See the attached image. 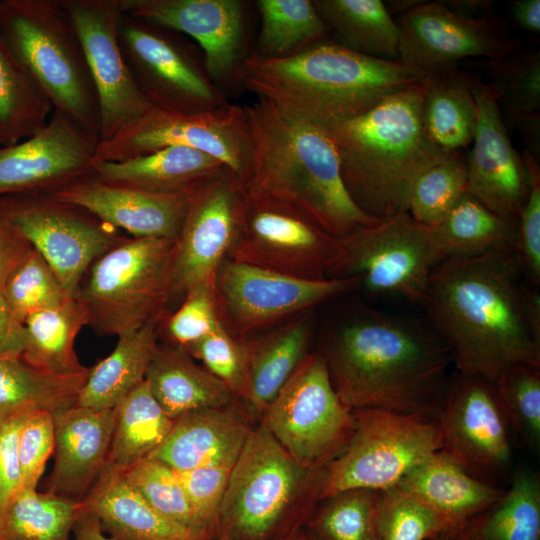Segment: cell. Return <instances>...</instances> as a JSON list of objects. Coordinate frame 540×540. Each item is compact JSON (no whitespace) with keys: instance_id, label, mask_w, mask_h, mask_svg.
Here are the masks:
<instances>
[{"instance_id":"ee69618b","label":"cell","mask_w":540,"mask_h":540,"mask_svg":"<svg viewBox=\"0 0 540 540\" xmlns=\"http://www.w3.org/2000/svg\"><path fill=\"white\" fill-rule=\"evenodd\" d=\"M381 492L354 488L322 499L306 527L320 540H380Z\"/></svg>"},{"instance_id":"f6af8a7d","label":"cell","mask_w":540,"mask_h":540,"mask_svg":"<svg viewBox=\"0 0 540 540\" xmlns=\"http://www.w3.org/2000/svg\"><path fill=\"white\" fill-rule=\"evenodd\" d=\"M467 156L461 150L449 152L427 168L411 190L407 213L417 222L432 227L467 193Z\"/></svg>"},{"instance_id":"11a10c76","label":"cell","mask_w":540,"mask_h":540,"mask_svg":"<svg viewBox=\"0 0 540 540\" xmlns=\"http://www.w3.org/2000/svg\"><path fill=\"white\" fill-rule=\"evenodd\" d=\"M192 357L226 384L233 394L242 398L245 387V369L238 339L220 325L201 340L184 348Z\"/></svg>"},{"instance_id":"52a82bcc","label":"cell","mask_w":540,"mask_h":540,"mask_svg":"<svg viewBox=\"0 0 540 540\" xmlns=\"http://www.w3.org/2000/svg\"><path fill=\"white\" fill-rule=\"evenodd\" d=\"M0 33L53 110L99 137L96 90L61 0H1Z\"/></svg>"},{"instance_id":"94428289","label":"cell","mask_w":540,"mask_h":540,"mask_svg":"<svg viewBox=\"0 0 540 540\" xmlns=\"http://www.w3.org/2000/svg\"><path fill=\"white\" fill-rule=\"evenodd\" d=\"M72 533L74 540H116L106 535L98 519L82 507Z\"/></svg>"},{"instance_id":"9a60e30c","label":"cell","mask_w":540,"mask_h":540,"mask_svg":"<svg viewBox=\"0 0 540 540\" xmlns=\"http://www.w3.org/2000/svg\"><path fill=\"white\" fill-rule=\"evenodd\" d=\"M0 215L43 257L69 297L92 263L122 239L84 209L42 193L0 197Z\"/></svg>"},{"instance_id":"2e32d148","label":"cell","mask_w":540,"mask_h":540,"mask_svg":"<svg viewBox=\"0 0 540 540\" xmlns=\"http://www.w3.org/2000/svg\"><path fill=\"white\" fill-rule=\"evenodd\" d=\"M173 33L124 12L120 17V47L147 101L154 107L183 113L209 111L227 104L203 61Z\"/></svg>"},{"instance_id":"5bb4252c","label":"cell","mask_w":540,"mask_h":540,"mask_svg":"<svg viewBox=\"0 0 540 540\" xmlns=\"http://www.w3.org/2000/svg\"><path fill=\"white\" fill-rule=\"evenodd\" d=\"M169 146L204 152L222 162L243 183L251 158L244 107L227 103L209 111L183 113L151 105L132 124L99 142L96 159L121 161Z\"/></svg>"},{"instance_id":"83f0119b","label":"cell","mask_w":540,"mask_h":540,"mask_svg":"<svg viewBox=\"0 0 540 540\" xmlns=\"http://www.w3.org/2000/svg\"><path fill=\"white\" fill-rule=\"evenodd\" d=\"M80 504L116 540H208L161 515L108 463Z\"/></svg>"},{"instance_id":"f5cc1de1","label":"cell","mask_w":540,"mask_h":540,"mask_svg":"<svg viewBox=\"0 0 540 540\" xmlns=\"http://www.w3.org/2000/svg\"><path fill=\"white\" fill-rule=\"evenodd\" d=\"M55 446L54 415L49 411L30 412L18 434L17 452L21 488H37Z\"/></svg>"},{"instance_id":"60d3db41","label":"cell","mask_w":540,"mask_h":540,"mask_svg":"<svg viewBox=\"0 0 540 540\" xmlns=\"http://www.w3.org/2000/svg\"><path fill=\"white\" fill-rule=\"evenodd\" d=\"M261 26L252 53L261 58H285L324 41L330 29L312 0H258Z\"/></svg>"},{"instance_id":"9c48e42d","label":"cell","mask_w":540,"mask_h":540,"mask_svg":"<svg viewBox=\"0 0 540 540\" xmlns=\"http://www.w3.org/2000/svg\"><path fill=\"white\" fill-rule=\"evenodd\" d=\"M352 413L353 434L325 469L321 500L354 488L391 489L441 449L435 420L381 409Z\"/></svg>"},{"instance_id":"9f6ffc18","label":"cell","mask_w":540,"mask_h":540,"mask_svg":"<svg viewBox=\"0 0 540 540\" xmlns=\"http://www.w3.org/2000/svg\"><path fill=\"white\" fill-rule=\"evenodd\" d=\"M27 414L0 418V529L6 507L22 486L17 441Z\"/></svg>"},{"instance_id":"74e56055","label":"cell","mask_w":540,"mask_h":540,"mask_svg":"<svg viewBox=\"0 0 540 540\" xmlns=\"http://www.w3.org/2000/svg\"><path fill=\"white\" fill-rule=\"evenodd\" d=\"M340 45L357 53L398 60V23L381 0H312Z\"/></svg>"},{"instance_id":"c3c4849f","label":"cell","mask_w":540,"mask_h":540,"mask_svg":"<svg viewBox=\"0 0 540 540\" xmlns=\"http://www.w3.org/2000/svg\"><path fill=\"white\" fill-rule=\"evenodd\" d=\"M2 292L22 323L30 315L57 307L70 298L53 270L32 247L6 279Z\"/></svg>"},{"instance_id":"836d02e7","label":"cell","mask_w":540,"mask_h":540,"mask_svg":"<svg viewBox=\"0 0 540 540\" xmlns=\"http://www.w3.org/2000/svg\"><path fill=\"white\" fill-rule=\"evenodd\" d=\"M421 119L428 137L443 151L470 145L478 119L473 79L458 67L427 75L423 80Z\"/></svg>"},{"instance_id":"7c38bea8","label":"cell","mask_w":540,"mask_h":540,"mask_svg":"<svg viewBox=\"0 0 540 540\" xmlns=\"http://www.w3.org/2000/svg\"><path fill=\"white\" fill-rule=\"evenodd\" d=\"M356 278L306 280L226 258L212 281L222 327L243 339L358 290Z\"/></svg>"},{"instance_id":"8d00e7d4","label":"cell","mask_w":540,"mask_h":540,"mask_svg":"<svg viewBox=\"0 0 540 540\" xmlns=\"http://www.w3.org/2000/svg\"><path fill=\"white\" fill-rule=\"evenodd\" d=\"M23 324L25 345L21 356L27 363L57 375H77L88 370L75 351L76 337L88 325L85 309L76 297L30 315Z\"/></svg>"},{"instance_id":"db71d44e","label":"cell","mask_w":540,"mask_h":540,"mask_svg":"<svg viewBox=\"0 0 540 540\" xmlns=\"http://www.w3.org/2000/svg\"><path fill=\"white\" fill-rule=\"evenodd\" d=\"M181 305L167 316L166 331L172 342L186 348L201 340L220 325L212 295V283L200 284L189 290Z\"/></svg>"},{"instance_id":"30bf717a","label":"cell","mask_w":540,"mask_h":540,"mask_svg":"<svg viewBox=\"0 0 540 540\" xmlns=\"http://www.w3.org/2000/svg\"><path fill=\"white\" fill-rule=\"evenodd\" d=\"M261 416L276 441L311 469H326L346 447L355 425L319 351L302 360Z\"/></svg>"},{"instance_id":"ac0fdd59","label":"cell","mask_w":540,"mask_h":540,"mask_svg":"<svg viewBox=\"0 0 540 540\" xmlns=\"http://www.w3.org/2000/svg\"><path fill=\"white\" fill-rule=\"evenodd\" d=\"M398 26V61L426 76L455 69L469 57L502 61L520 46L494 19L464 17L442 2L419 1Z\"/></svg>"},{"instance_id":"6da1fadb","label":"cell","mask_w":540,"mask_h":540,"mask_svg":"<svg viewBox=\"0 0 540 540\" xmlns=\"http://www.w3.org/2000/svg\"><path fill=\"white\" fill-rule=\"evenodd\" d=\"M320 327L319 352L348 409H381L435 420L452 360L427 320L355 301L339 306Z\"/></svg>"},{"instance_id":"03108f58","label":"cell","mask_w":540,"mask_h":540,"mask_svg":"<svg viewBox=\"0 0 540 540\" xmlns=\"http://www.w3.org/2000/svg\"><path fill=\"white\" fill-rule=\"evenodd\" d=\"M300 531H301V529L294 532V533H292V534H290V535H288V536H286V537H284V538L278 539V540H298Z\"/></svg>"},{"instance_id":"7402d4cb","label":"cell","mask_w":540,"mask_h":540,"mask_svg":"<svg viewBox=\"0 0 540 540\" xmlns=\"http://www.w3.org/2000/svg\"><path fill=\"white\" fill-rule=\"evenodd\" d=\"M125 14L185 34L203 51L216 83L234 80L246 58V3L240 0H121Z\"/></svg>"},{"instance_id":"91938a15","label":"cell","mask_w":540,"mask_h":540,"mask_svg":"<svg viewBox=\"0 0 540 540\" xmlns=\"http://www.w3.org/2000/svg\"><path fill=\"white\" fill-rule=\"evenodd\" d=\"M515 22L524 30L539 33L540 31V1L517 0L511 8Z\"/></svg>"},{"instance_id":"f546056e","label":"cell","mask_w":540,"mask_h":540,"mask_svg":"<svg viewBox=\"0 0 540 540\" xmlns=\"http://www.w3.org/2000/svg\"><path fill=\"white\" fill-rule=\"evenodd\" d=\"M395 487L443 515L455 530L504 493V489L469 474L441 450L429 455Z\"/></svg>"},{"instance_id":"e7e4bbea","label":"cell","mask_w":540,"mask_h":540,"mask_svg":"<svg viewBox=\"0 0 540 540\" xmlns=\"http://www.w3.org/2000/svg\"><path fill=\"white\" fill-rule=\"evenodd\" d=\"M429 540H455L453 532H443L435 535L434 537L430 538Z\"/></svg>"},{"instance_id":"1f68e13d","label":"cell","mask_w":540,"mask_h":540,"mask_svg":"<svg viewBox=\"0 0 540 540\" xmlns=\"http://www.w3.org/2000/svg\"><path fill=\"white\" fill-rule=\"evenodd\" d=\"M163 321H151L119 336L113 351L89 368L76 405L95 410L114 409L141 384L159 345V328Z\"/></svg>"},{"instance_id":"8992f818","label":"cell","mask_w":540,"mask_h":540,"mask_svg":"<svg viewBox=\"0 0 540 540\" xmlns=\"http://www.w3.org/2000/svg\"><path fill=\"white\" fill-rule=\"evenodd\" d=\"M324 476L297 462L262 423L252 427L229 475L215 540H278L304 528Z\"/></svg>"},{"instance_id":"44dd1931","label":"cell","mask_w":540,"mask_h":540,"mask_svg":"<svg viewBox=\"0 0 540 540\" xmlns=\"http://www.w3.org/2000/svg\"><path fill=\"white\" fill-rule=\"evenodd\" d=\"M99 137L53 110L30 137L0 146V197L49 193L93 173Z\"/></svg>"},{"instance_id":"4fadbf2b","label":"cell","mask_w":540,"mask_h":540,"mask_svg":"<svg viewBox=\"0 0 540 540\" xmlns=\"http://www.w3.org/2000/svg\"><path fill=\"white\" fill-rule=\"evenodd\" d=\"M340 241L301 211L251 196L227 258L306 280L331 278Z\"/></svg>"},{"instance_id":"ffe728a7","label":"cell","mask_w":540,"mask_h":540,"mask_svg":"<svg viewBox=\"0 0 540 540\" xmlns=\"http://www.w3.org/2000/svg\"><path fill=\"white\" fill-rule=\"evenodd\" d=\"M244 202L243 183L229 168L192 194L175 243L171 301L212 283L235 239Z\"/></svg>"},{"instance_id":"d6986e66","label":"cell","mask_w":540,"mask_h":540,"mask_svg":"<svg viewBox=\"0 0 540 540\" xmlns=\"http://www.w3.org/2000/svg\"><path fill=\"white\" fill-rule=\"evenodd\" d=\"M61 3L86 57L99 105V142H104L151 106L138 88L120 47L121 0H61Z\"/></svg>"},{"instance_id":"003e7915","label":"cell","mask_w":540,"mask_h":540,"mask_svg":"<svg viewBox=\"0 0 540 540\" xmlns=\"http://www.w3.org/2000/svg\"><path fill=\"white\" fill-rule=\"evenodd\" d=\"M0 5H1V0H0Z\"/></svg>"},{"instance_id":"cb8c5ba5","label":"cell","mask_w":540,"mask_h":540,"mask_svg":"<svg viewBox=\"0 0 540 540\" xmlns=\"http://www.w3.org/2000/svg\"><path fill=\"white\" fill-rule=\"evenodd\" d=\"M193 193H155L108 183L91 173L46 195L84 209L135 238L177 239Z\"/></svg>"},{"instance_id":"e575fe53","label":"cell","mask_w":540,"mask_h":540,"mask_svg":"<svg viewBox=\"0 0 540 540\" xmlns=\"http://www.w3.org/2000/svg\"><path fill=\"white\" fill-rule=\"evenodd\" d=\"M455 540H540V478L513 470L500 499L460 524Z\"/></svg>"},{"instance_id":"bcb514c9","label":"cell","mask_w":540,"mask_h":540,"mask_svg":"<svg viewBox=\"0 0 540 540\" xmlns=\"http://www.w3.org/2000/svg\"><path fill=\"white\" fill-rule=\"evenodd\" d=\"M512 434L534 453L540 449V367L514 365L492 381Z\"/></svg>"},{"instance_id":"be15d7a7","label":"cell","mask_w":540,"mask_h":540,"mask_svg":"<svg viewBox=\"0 0 540 540\" xmlns=\"http://www.w3.org/2000/svg\"><path fill=\"white\" fill-rule=\"evenodd\" d=\"M298 540H320L306 526L301 529Z\"/></svg>"},{"instance_id":"d590c367","label":"cell","mask_w":540,"mask_h":540,"mask_svg":"<svg viewBox=\"0 0 540 540\" xmlns=\"http://www.w3.org/2000/svg\"><path fill=\"white\" fill-rule=\"evenodd\" d=\"M88 370L57 375L30 365L21 354L0 356V418L38 410L54 414L76 405Z\"/></svg>"},{"instance_id":"e0dca14e","label":"cell","mask_w":540,"mask_h":540,"mask_svg":"<svg viewBox=\"0 0 540 540\" xmlns=\"http://www.w3.org/2000/svg\"><path fill=\"white\" fill-rule=\"evenodd\" d=\"M435 421L440 450L465 471L495 486L510 479L512 432L491 381L455 372Z\"/></svg>"},{"instance_id":"b9f144b4","label":"cell","mask_w":540,"mask_h":540,"mask_svg":"<svg viewBox=\"0 0 540 540\" xmlns=\"http://www.w3.org/2000/svg\"><path fill=\"white\" fill-rule=\"evenodd\" d=\"M80 501L20 488L4 512L0 540H70Z\"/></svg>"},{"instance_id":"f1b7e54d","label":"cell","mask_w":540,"mask_h":540,"mask_svg":"<svg viewBox=\"0 0 540 540\" xmlns=\"http://www.w3.org/2000/svg\"><path fill=\"white\" fill-rule=\"evenodd\" d=\"M227 167L218 159L184 146H169L121 161L96 160L93 174L119 185L163 193H193Z\"/></svg>"},{"instance_id":"3957f363","label":"cell","mask_w":540,"mask_h":540,"mask_svg":"<svg viewBox=\"0 0 540 540\" xmlns=\"http://www.w3.org/2000/svg\"><path fill=\"white\" fill-rule=\"evenodd\" d=\"M251 158L247 194L288 205L343 238L375 224L350 197L335 146L323 126L257 98L245 106Z\"/></svg>"},{"instance_id":"7a4b0ae2","label":"cell","mask_w":540,"mask_h":540,"mask_svg":"<svg viewBox=\"0 0 540 540\" xmlns=\"http://www.w3.org/2000/svg\"><path fill=\"white\" fill-rule=\"evenodd\" d=\"M514 251L438 264L422 306L456 372L494 381L514 365L540 367V295Z\"/></svg>"},{"instance_id":"603a6c76","label":"cell","mask_w":540,"mask_h":540,"mask_svg":"<svg viewBox=\"0 0 540 540\" xmlns=\"http://www.w3.org/2000/svg\"><path fill=\"white\" fill-rule=\"evenodd\" d=\"M478 119L467 156V193L496 214L517 221L529 190V173L514 149L495 88L473 79Z\"/></svg>"},{"instance_id":"4316f807","label":"cell","mask_w":540,"mask_h":540,"mask_svg":"<svg viewBox=\"0 0 540 540\" xmlns=\"http://www.w3.org/2000/svg\"><path fill=\"white\" fill-rule=\"evenodd\" d=\"M251 428L234 402L192 411L175 420L168 437L150 458L178 472L234 463Z\"/></svg>"},{"instance_id":"f907efd6","label":"cell","mask_w":540,"mask_h":540,"mask_svg":"<svg viewBox=\"0 0 540 540\" xmlns=\"http://www.w3.org/2000/svg\"><path fill=\"white\" fill-rule=\"evenodd\" d=\"M529 173V190L517 219L515 255L526 283H540V170L528 150L523 155Z\"/></svg>"},{"instance_id":"7dc6e473","label":"cell","mask_w":540,"mask_h":540,"mask_svg":"<svg viewBox=\"0 0 540 540\" xmlns=\"http://www.w3.org/2000/svg\"><path fill=\"white\" fill-rule=\"evenodd\" d=\"M120 470L127 482L161 515L207 538L196 520L178 471L150 457Z\"/></svg>"},{"instance_id":"f35d334b","label":"cell","mask_w":540,"mask_h":540,"mask_svg":"<svg viewBox=\"0 0 540 540\" xmlns=\"http://www.w3.org/2000/svg\"><path fill=\"white\" fill-rule=\"evenodd\" d=\"M174 422L144 380L114 407L108 464L125 469L149 458L166 440Z\"/></svg>"},{"instance_id":"277c9868","label":"cell","mask_w":540,"mask_h":540,"mask_svg":"<svg viewBox=\"0 0 540 540\" xmlns=\"http://www.w3.org/2000/svg\"><path fill=\"white\" fill-rule=\"evenodd\" d=\"M425 77L398 60L322 41L285 58L250 54L234 80L287 114L325 125L357 117Z\"/></svg>"},{"instance_id":"681fc988","label":"cell","mask_w":540,"mask_h":540,"mask_svg":"<svg viewBox=\"0 0 540 540\" xmlns=\"http://www.w3.org/2000/svg\"><path fill=\"white\" fill-rule=\"evenodd\" d=\"M453 524L419 499L393 487L381 492L380 540H429Z\"/></svg>"},{"instance_id":"6f0895ef","label":"cell","mask_w":540,"mask_h":540,"mask_svg":"<svg viewBox=\"0 0 540 540\" xmlns=\"http://www.w3.org/2000/svg\"><path fill=\"white\" fill-rule=\"evenodd\" d=\"M31 246L0 215V288Z\"/></svg>"},{"instance_id":"8fae6325","label":"cell","mask_w":540,"mask_h":540,"mask_svg":"<svg viewBox=\"0 0 540 540\" xmlns=\"http://www.w3.org/2000/svg\"><path fill=\"white\" fill-rule=\"evenodd\" d=\"M440 263L430 228L402 212L341 238L331 278H356L367 294L423 305Z\"/></svg>"},{"instance_id":"7bdbcfd3","label":"cell","mask_w":540,"mask_h":540,"mask_svg":"<svg viewBox=\"0 0 540 540\" xmlns=\"http://www.w3.org/2000/svg\"><path fill=\"white\" fill-rule=\"evenodd\" d=\"M492 83L511 122L517 124L533 153L539 150L540 128V56L523 53L493 62Z\"/></svg>"},{"instance_id":"484cf974","label":"cell","mask_w":540,"mask_h":540,"mask_svg":"<svg viewBox=\"0 0 540 540\" xmlns=\"http://www.w3.org/2000/svg\"><path fill=\"white\" fill-rule=\"evenodd\" d=\"M317 327L314 310L256 335L238 339L245 369L242 399L261 416L302 360Z\"/></svg>"},{"instance_id":"d4e9b609","label":"cell","mask_w":540,"mask_h":540,"mask_svg":"<svg viewBox=\"0 0 540 540\" xmlns=\"http://www.w3.org/2000/svg\"><path fill=\"white\" fill-rule=\"evenodd\" d=\"M53 415L54 468L48 491L81 501L108 463L114 409L74 405Z\"/></svg>"},{"instance_id":"d6a6232c","label":"cell","mask_w":540,"mask_h":540,"mask_svg":"<svg viewBox=\"0 0 540 540\" xmlns=\"http://www.w3.org/2000/svg\"><path fill=\"white\" fill-rule=\"evenodd\" d=\"M429 228L441 262L515 250L517 221L496 214L468 193Z\"/></svg>"},{"instance_id":"680465c9","label":"cell","mask_w":540,"mask_h":540,"mask_svg":"<svg viewBox=\"0 0 540 540\" xmlns=\"http://www.w3.org/2000/svg\"><path fill=\"white\" fill-rule=\"evenodd\" d=\"M24 345V324L13 314L0 288V356L22 354Z\"/></svg>"},{"instance_id":"ba28073f","label":"cell","mask_w":540,"mask_h":540,"mask_svg":"<svg viewBox=\"0 0 540 540\" xmlns=\"http://www.w3.org/2000/svg\"><path fill=\"white\" fill-rule=\"evenodd\" d=\"M175 243L122 238L92 263L75 297L97 334L119 337L166 318Z\"/></svg>"},{"instance_id":"4dcf8cb0","label":"cell","mask_w":540,"mask_h":540,"mask_svg":"<svg viewBox=\"0 0 540 540\" xmlns=\"http://www.w3.org/2000/svg\"><path fill=\"white\" fill-rule=\"evenodd\" d=\"M145 381L174 420L192 411L231 404L237 398L226 384L175 344L158 345Z\"/></svg>"},{"instance_id":"6125c7cd","label":"cell","mask_w":540,"mask_h":540,"mask_svg":"<svg viewBox=\"0 0 540 540\" xmlns=\"http://www.w3.org/2000/svg\"><path fill=\"white\" fill-rule=\"evenodd\" d=\"M442 3L451 11L469 18H477V11H484L491 5L490 1L482 0H449Z\"/></svg>"},{"instance_id":"ab89813d","label":"cell","mask_w":540,"mask_h":540,"mask_svg":"<svg viewBox=\"0 0 540 540\" xmlns=\"http://www.w3.org/2000/svg\"><path fill=\"white\" fill-rule=\"evenodd\" d=\"M52 113L50 100L0 33V146L13 145L35 134Z\"/></svg>"},{"instance_id":"816d5d0a","label":"cell","mask_w":540,"mask_h":540,"mask_svg":"<svg viewBox=\"0 0 540 540\" xmlns=\"http://www.w3.org/2000/svg\"><path fill=\"white\" fill-rule=\"evenodd\" d=\"M233 463L198 467L179 472L201 531L215 540L218 514Z\"/></svg>"},{"instance_id":"5b68a950","label":"cell","mask_w":540,"mask_h":540,"mask_svg":"<svg viewBox=\"0 0 540 540\" xmlns=\"http://www.w3.org/2000/svg\"><path fill=\"white\" fill-rule=\"evenodd\" d=\"M422 97L423 81L357 117L321 125L335 146L350 197L376 221L407 212L418 177L449 153L425 132Z\"/></svg>"}]
</instances>
